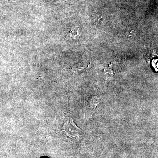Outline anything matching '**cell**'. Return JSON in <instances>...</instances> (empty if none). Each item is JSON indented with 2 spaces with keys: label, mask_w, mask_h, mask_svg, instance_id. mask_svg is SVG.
<instances>
[{
  "label": "cell",
  "mask_w": 158,
  "mask_h": 158,
  "mask_svg": "<svg viewBox=\"0 0 158 158\" xmlns=\"http://www.w3.org/2000/svg\"><path fill=\"white\" fill-rule=\"evenodd\" d=\"M63 131L69 137L77 140L82 134L81 130L77 126L72 118L65 123L63 126Z\"/></svg>",
  "instance_id": "cell-1"
}]
</instances>
